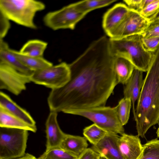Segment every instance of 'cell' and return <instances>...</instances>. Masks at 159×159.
<instances>
[{
  "label": "cell",
  "mask_w": 159,
  "mask_h": 159,
  "mask_svg": "<svg viewBox=\"0 0 159 159\" xmlns=\"http://www.w3.org/2000/svg\"><path fill=\"white\" fill-rule=\"evenodd\" d=\"M109 38L102 36L69 64V81L52 89L47 98L50 112L66 113L74 109L105 106L118 84Z\"/></svg>",
  "instance_id": "cell-1"
},
{
  "label": "cell",
  "mask_w": 159,
  "mask_h": 159,
  "mask_svg": "<svg viewBox=\"0 0 159 159\" xmlns=\"http://www.w3.org/2000/svg\"><path fill=\"white\" fill-rule=\"evenodd\" d=\"M135 111L138 135L143 138L148 130L159 122V46L153 52Z\"/></svg>",
  "instance_id": "cell-2"
},
{
  "label": "cell",
  "mask_w": 159,
  "mask_h": 159,
  "mask_svg": "<svg viewBox=\"0 0 159 159\" xmlns=\"http://www.w3.org/2000/svg\"><path fill=\"white\" fill-rule=\"evenodd\" d=\"M111 50L114 56L125 58L135 68L147 72L152 60L153 52L146 50L141 34H136L119 39L109 38Z\"/></svg>",
  "instance_id": "cell-3"
},
{
  "label": "cell",
  "mask_w": 159,
  "mask_h": 159,
  "mask_svg": "<svg viewBox=\"0 0 159 159\" xmlns=\"http://www.w3.org/2000/svg\"><path fill=\"white\" fill-rule=\"evenodd\" d=\"M45 8V4L38 0H0V12L10 20L34 30L37 28L36 14Z\"/></svg>",
  "instance_id": "cell-4"
},
{
  "label": "cell",
  "mask_w": 159,
  "mask_h": 159,
  "mask_svg": "<svg viewBox=\"0 0 159 159\" xmlns=\"http://www.w3.org/2000/svg\"><path fill=\"white\" fill-rule=\"evenodd\" d=\"M66 114L80 116L87 118L108 133L122 134L123 125L117 114L116 107L100 106L74 109Z\"/></svg>",
  "instance_id": "cell-5"
},
{
  "label": "cell",
  "mask_w": 159,
  "mask_h": 159,
  "mask_svg": "<svg viewBox=\"0 0 159 159\" xmlns=\"http://www.w3.org/2000/svg\"><path fill=\"white\" fill-rule=\"evenodd\" d=\"M28 131L0 127V159H14L24 156L26 153Z\"/></svg>",
  "instance_id": "cell-6"
},
{
  "label": "cell",
  "mask_w": 159,
  "mask_h": 159,
  "mask_svg": "<svg viewBox=\"0 0 159 159\" xmlns=\"http://www.w3.org/2000/svg\"><path fill=\"white\" fill-rule=\"evenodd\" d=\"M70 77L69 64L62 62L34 71L30 78L31 82L52 90L64 86L69 81Z\"/></svg>",
  "instance_id": "cell-7"
},
{
  "label": "cell",
  "mask_w": 159,
  "mask_h": 159,
  "mask_svg": "<svg viewBox=\"0 0 159 159\" xmlns=\"http://www.w3.org/2000/svg\"><path fill=\"white\" fill-rule=\"evenodd\" d=\"M86 15L78 11L71 4L48 12L44 16L43 21L46 26L54 30H74L77 23Z\"/></svg>",
  "instance_id": "cell-8"
},
{
  "label": "cell",
  "mask_w": 159,
  "mask_h": 159,
  "mask_svg": "<svg viewBox=\"0 0 159 159\" xmlns=\"http://www.w3.org/2000/svg\"><path fill=\"white\" fill-rule=\"evenodd\" d=\"M150 21L139 12L130 9L125 19L108 36L112 39H119L130 36L141 34L148 27Z\"/></svg>",
  "instance_id": "cell-9"
},
{
  "label": "cell",
  "mask_w": 159,
  "mask_h": 159,
  "mask_svg": "<svg viewBox=\"0 0 159 159\" xmlns=\"http://www.w3.org/2000/svg\"><path fill=\"white\" fill-rule=\"evenodd\" d=\"M30 77L7 65L0 64V89L18 95L26 89V84L31 82Z\"/></svg>",
  "instance_id": "cell-10"
},
{
  "label": "cell",
  "mask_w": 159,
  "mask_h": 159,
  "mask_svg": "<svg viewBox=\"0 0 159 159\" xmlns=\"http://www.w3.org/2000/svg\"><path fill=\"white\" fill-rule=\"evenodd\" d=\"M118 146L123 159H139L143 150L139 136L125 133L119 137Z\"/></svg>",
  "instance_id": "cell-11"
},
{
  "label": "cell",
  "mask_w": 159,
  "mask_h": 159,
  "mask_svg": "<svg viewBox=\"0 0 159 159\" xmlns=\"http://www.w3.org/2000/svg\"><path fill=\"white\" fill-rule=\"evenodd\" d=\"M130 9L122 3L116 4L104 14L102 27L109 36L120 25L128 15Z\"/></svg>",
  "instance_id": "cell-12"
},
{
  "label": "cell",
  "mask_w": 159,
  "mask_h": 159,
  "mask_svg": "<svg viewBox=\"0 0 159 159\" xmlns=\"http://www.w3.org/2000/svg\"><path fill=\"white\" fill-rule=\"evenodd\" d=\"M57 116V113L50 112L46 122V150L59 147L66 134L59 125Z\"/></svg>",
  "instance_id": "cell-13"
},
{
  "label": "cell",
  "mask_w": 159,
  "mask_h": 159,
  "mask_svg": "<svg viewBox=\"0 0 159 159\" xmlns=\"http://www.w3.org/2000/svg\"><path fill=\"white\" fill-rule=\"evenodd\" d=\"M119 137L118 134L108 133L92 148L106 159H123L117 145Z\"/></svg>",
  "instance_id": "cell-14"
},
{
  "label": "cell",
  "mask_w": 159,
  "mask_h": 159,
  "mask_svg": "<svg viewBox=\"0 0 159 159\" xmlns=\"http://www.w3.org/2000/svg\"><path fill=\"white\" fill-rule=\"evenodd\" d=\"M143 72L134 68L132 75L125 84L124 90V98H130L131 100L134 118L135 116V102L139 98L143 84Z\"/></svg>",
  "instance_id": "cell-15"
},
{
  "label": "cell",
  "mask_w": 159,
  "mask_h": 159,
  "mask_svg": "<svg viewBox=\"0 0 159 159\" xmlns=\"http://www.w3.org/2000/svg\"><path fill=\"white\" fill-rule=\"evenodd\" d=\"M0 108L30 125L36 126V122L30 114L2 91L0 92Z\"/></svg>",
  "instance_id": "cell-16"
},
{
  "label": "cell",
  "mask_w": 159,
  "mask_h": 159,
  "mask_svg": "<svg viewBox=\"0 0 159 159\" xmlns=\"http://www.w3.org/2000/svg\"><path fill=\"white\" fill-rule=\"evenodd\" d=\"M0 64H5L20 73L30 76L34 72L24 65L3 39H0Z\"/></svg>",
  "instance_id": "cell-17"
},
{
  "label": "cell",
  "mask_w": 159,
  "mask_h": 159,
  "mask_svg": "<svg viewBox=\"0 0 159 159\" xmlns=\"http://www.w3.org/2000/svg\"><path fill=\"white\" fill-rule=\"evenodd\" d=\"M88 144L84 137L66 134L60 147L69 153L79 157L86 149Z\"/></svg>",
  "instance_id": "cell-18"
},
{
  "label": "cell",
  "mask_w": 159,
  "mask_h": 159,
  "mask_svg": "<svg viewBox=\"0 0 159 159\" xmlns=\"http://www.w3.org/2000/svg\"><path fill=\"white\" fill-rule=\"evenodd\" d=\"M114 70L118 84H125L135 68L133 64L123 57L115 56Z\"/></svg>",
  "instance_id": "cell-19"
},
{
  "label": "cell",
  "mask_w": 159,
  "mask_h": 159,
  "mask_svg": "<svg viewBox=\"0 0 159 159\" xmlns=\"http://www.w3.org/2000/svg\"><path fill=\"white\" fill-rule=\"evenodd\" d=\"M0 127L21 129L36 132V126L30 125L0 108Z\"/></svg>",
  "instance_id": "cell-20"
},
{
  "label": "cell",
  "mask_w": 159,
  "mask_h": 159,
  "mask_svg": "<svg viewBox=\"0 0 159 159\" xmlns=\"http://www.w3.org/2000/svg\"><path fill=\"white\" fill-rule=\"evenodd\" d=\"M12 52L27 68L33 71L52 66L51 62L42 57H33L23 54L19 51L11 49Z\"/></svg>",
  "instance_id": "cell-21"
},
{
  "label": "cell",
  "mask_w": 159,
  "mask_h": 159,
  "mask_svg": "<svg viewBox=\"0 0 159 159\" xmlns=\"http://www.w3.org/2000/svg\"><path fill=\"white\" fill-rule=\"evenodd\" d=\"M48 43L38 39H32L26 42L19 52L24 55L33 57H42Z\"/></svg>",
  "instance_id": "cell-22"
},
{
  "label": "cell",
  "mask_w": 159,
  "mask_h": 159,
  "mask_svg": "<svg viewBox=\"0 0 159 159\" xmlns=\"http://www.w3.org/2000/svg\"><path fill=\"white\" fill-rule=\"evenodd\" d=\"M116 1L115 0H85L72 4L78 11L86 15L93 10L109 5Z\"/></svg>",
  "instance_id": "cell-23"
},
{
  "label": "cell",
  "mask_w": 159,
  "mask_h": 159,
  "mask_svg": "<svg viewBox=\"0 0 159 159\" xmlns=\"http://www.w3.org/2000/svg\"><path fill=\"white\" fill-rule=\"evenodd\" d=\"M108 133L94 123L86 127L83 131L84 137L93 145L97 144Z\"/></svg>",
  "instance_id": "cell-24"
},
{
  "label": "cell",
  "mask_w": 159,
  "mask_h": 159,
  "mask_svg": "<svg viewBox=\"0 0 159 159\" xmlns=\"http://www.w3.org/2000/svg\"><path fill=\"white\" fill-rule=\"evenodd\" d=\"M139 159H159V140L152 139L143 145V150Z\"/></svg>",
  "instance_id": "cell-25"
},
{
  "label": "cell",
  "mask_w": 159,
  "mask_h": 159,
  "mask_svg": "<svg viewBox=\"0 0 159 159\" xmlns=\"http://www.w3.org/2000/svg\"><path fill=\"white\" fill-rule=\"evenodd\" d=\"M76 156L60 147L46 150L38 159H78Z\"/></svg>",
  "instance_id": "cell-26"
},
{
  "label": "cell",
  "mask_w": 159,
  "mask_h": 159,
  "mask_svg": "<svg viewBox=\"0 0 159 159\" xmlns=\"http://www.w3.org/2000/svg\"><path fill=\"white\" fill-rule=\"evenodd\" d=\"M131 105V100L124 97L120 101L116 107L118 118L123 126L128 121Z\"/></svg>",
  "instance_id": "cell-27"
},
{
  "label": "cell",
  "mask_w": 159,
  "mask_h": 159,
  "mask_svg": "<svg viewBox=\"0 0 159 159\" xmlns=\"http://www.w3.org/2000/svg\"><path fill=\"white\" fill-rule=\"evenodd\" d=\"M159 12V0H153L139 13L150 22L153 20Z\"/></svg>",
  "instance_id": "cell-28"
},
{
  "label": "cell",
  "mask_w": 159,
  "mask_h": 159,
  "mask_svg": "<svg viewBox=\"0 0 159 159\" xmlns=\"http://www.w3.org/2000/svg\"><path fill=\"white\" fill-rule=\"evenodd\" d=\"M141 35L143 38H145L159 37V17L150 21Z\"/></svg>",
  "instance_id": "cell-29"
},
{
  "label": "cell",
  "mask_w": 159,
  "mask_h": 159,
  "mask_svg": "<svg viewBox=\"0 0 159 159\" xmlns=\"http://www.w3.org/2000/svg\"><path fill=\"white\" fill-rule=\"evenodd\" d=\"M143 46L147 51L155 52L159 46V37L145 38L142 37Z\"/></svg>",
  "instance_id": "cell-30"
},
{
  "label": "cell",
  "mask_w": 159,
  "mask_h": 159,
  "mask_svg": "<svg viewBox=\"0 0 159 159\" xmlns=\"http://www.w3.org/2000/svg\"><path fill=\"white\" fill-rule=\"evenodd\" d=\"M10 20L0 12V39H3L10 27Z\"/></svg>",
  "instance_id": "cell-31"
},
{
  "label": "cell",
  "mask_w": 159,
  "mask_h": 159,
  "mask_svg": "<svg viewBox=\"0 0 159 159\" xmlns=\"http://www.w3.org/2000/svg\"><path fill=\"white\" fill-rule=\"evenodd\" d=\"M100 155L92 148H87L78 157V159H99Z\"/></svg>",
  "instance_id": "cell-32"
},
{
  "label": "cell",
  "mask_w": 159,
  "mask_h": 159,
  "mask_svg": "<svg viewBox=\"0 0 159 159\" xmlns=\"http://www.w3.org/2000/svg\"><path fill=\"white\" fill-rule=\"evenodd\" d=\"M143 0H125L124 2L129 8L139 12L142 9Z\"/></svg>",
  "instance_id": "cell-33"
},
{
  "label": "cell",
  "mask_w": 159,
  "mask_h": 159,
  "mask_svg": "<svg viewBox=\"0 0 159 159\" xmlns=\"http://www.w3.org/2000/svg\"><path fill=\"white\" fill-rule=\"evenodd\" d=\"M36 158L33 155L28 153H26L23 156L14 159H35Z\"/></svg>",
  "instance_id": "cell-34"
},
{
  "label": "cell",
  "mask_w": 159,
  "mask_h": 159,
  "mask_svg": "<svg viewBox=\"0 0 159 159\" xmlns=\"http://www.w3.org/2000/svg\"><path fill=\"white\" fill-rule=\"evenodd\" d=\"M156 133H157V137H158L159 138V127L157 129Z\"/></svg>",
  "instance_id": "cell-35"
},
{
  "label": "cell",
  "mask_w": 159,
  "mask_h": 159,
  "mask_svg": "<svg viewBox=\"0 0 159 159\" xmlns=\"http://www.w3.org/2000/svg\"><path fill=\"white\" fill-rule=\"evenodd\" d=\"M159 17V12H158V13L156 15V16H155L153 20L156 19L157 18Z\"/></svg>",
  "instance_id": "cell-36"
},
{
  "label": "cell",
  "mask_w": 159,
  "mask_h": 159,
  "mask_svg": "<svg viewBox=\"0 0 159 159\" xmlns=\"http://www.w3.org/2000/svg\"><path fill=\"white\" fill-rule=\"evenodd\" d=\"M99 159H106L104 157L100 156Z\"/></svg>",
  "instance_id": "cell-37"
},
{
  "label": "cell",
  "mask_w": 159,
  "mask_h": 159,
  "mask_svg": "<svg viewBox=\"0 0 159 159\" xmlns=\"http://www.w3.org/2000/svg\"><path fill=\"white\" fill-rule=\"evenodd\" d=\"M35 159H38L36 158Z\"/></svg>",
  "instance_id": "cell-38"
}]
</instances>
